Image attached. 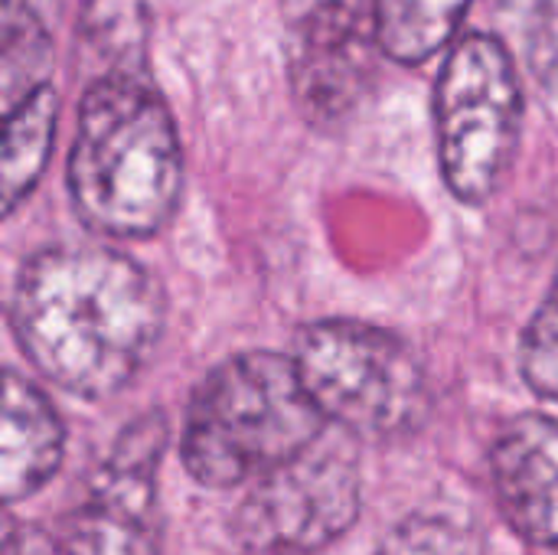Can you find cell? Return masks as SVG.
Returning <instances> with one entry per match:
<instances>
[{
    "label": "cell",
    "mask_w": 558,
    "mask_h": 555,
    "mask_svg": "<svg viewBox=\"0 0 558 555\" xmlns=\"http://www.w3.org/2000/svg\"><path fill=\"white\" fill-rule=\"evenodd\" d=\"M520 373L539 399L558 402V272L543 304L523 330Z\"/></svg>",
    "instance_id": "obj_15"
},
{
    "label": "cell",
    "mask_w": 558,
    "mask_h": 555,
    "mask_svg": "<svg viewBox=\"0 0 558 555\" xmlns=\"http://www.w3.org/2000/svg\"><path fill=\"white\" fill-rule=\"evenodd\" d=\"M376 555H474V536L461 520L425 510L402 520Z\"/></svg>",
    "instance_id": "obj_16"
},
{
    "label": "cell",
    "mask_w": 558,
    "mask_h": 555,
    "mask_svg": "<svg viewBox=\"0 0 558 555\" xmlns=\"http://www.w3.org/2000/svg\"><path fill=\"white\" fill-rule=\"evenodd\" d=\"M180 193V134L147 72L95 75L78 101L69 154L78 219L108 239H147L173 219Z\"/></svg>",
    "instance_id": "obj_2"
},
{
    "label": "cell",
    "mask_w": 558,
    "mask_h": 555,
    "mask_svg": "<svg viewBox=\"0 0 558 555\" xmlns=\"http://www.w3.org/2000/svg\"><path fill=\"white\" fill-rule=\"evenodd\" d=\"M490 478L510 530L543 550H558V422L520 415L490 451Z\"/></svg>",
    "instance_id": "obj_9"
},
{
    "label": "cell",
    "mask_w": 558,
    "mask_h": 555,
    "mask_svg": "<svg viewBox=\"0 0 558 555\" xmlns=\"http://www.w3.org/2000/svg\"><path fill=\"white\" fill-rule=\"evenodd\" d=\"M65 429L52 402L23 376L0 370V504L36 494L62 464Z\"/></svg>",
    "instance_id": "obj_10"
},
{
    "label": "cell",
    "mask_w": 558,
    "mask_h": 555,
    "mask_svg": "<svg viewBox=\"0 0 558 555\" xmlns=\"http://www.w3.org/2000/svg\"><path fill=\"white\" fill-rule=\"evenodd\" d=\"M167 448V422L147 412L131 422L78 500L59 517L62 555H160L163 517L157 468Z\"/></svg>",
    "instance_id": "obj_7"
},
{
    "label": "cell",
    "mask_w": 558,
    "mask_h": 555,
    "mask_svg": "<svg viewBox=\"0 0 558 555\" xmlns=\"http://www.w3.org/2000/svg\"><path fill=\"white\" fill-rule=\"evenodd\" d=\"M56 95L43 92L20 114L0 121V222L39 183L56 137Z\"/></svg>",
    "instance_id": "obj_12"
},
{
    "label": "cell",
    "mask_w": 558,
    "mask_h": 555,
    "mask_svg": "<svg viewBox=\"0 0 558 555\" xmlns=\"http://www.w3.org/2000/svg\"><path fill=\"white\" fill-rule=\"evenodd\" d=\"M327 432L298 366L284 353L252 350L219 363L193 393L180 455L203 487H239L298 458Z\"/></svg>",
    "instance_id": "obj_3"
},
{
    "label": "cell",
    "mask_w": 558,
    "mask_h": 555,
    "mask_svg": "<svg viewBox=\"0 0 558 555\" xmlns=\"http://www.w3.org/2000/svg\"><path fill=\"white\" fill-rule=\"evenodd\" d=\"M530 62L546 82H558V3L536 16V33H530Z\"/></svg>",
    "instance_id": "obj_17"
},
{
    "label": "cell",
    "mask_w": 558,
    "mask_h": 555,
    "mask_svg": "<svg viewBox=\"0 0 558 555\" xmlns=\"http://www.w3.org/2000/svg\"><path fill=\"white\" fill-rule=\"evenodd\" d=\"M298 376L330 429L353 438H402L428 412V383L396 334L330 317L301 327L291 353Z\"/></svg>",
    "instance_id": "obj_4"
},
{
    "label": "cell",
    "mask_w": 558,
    "mask_h": 555,
    "mask_svg": "<svg viewBox=\"0 0 558 555\" xmlns=\"http://www.w3.org/2000/svg\"><path fill=\"white\" fill-rule=\"evenodd\" d=\"M150 39L147 0H85L78 16V43L108 72H144Z\"/></svg>",
    "instance_id": "obj_14"
},
{
    "label": "cell",
    "mask_w": 558,
    "mask_h": 555,
    "mask_svg": "<svg viewBox=\"0 0 558 555\" xmlns=\"http://www.w3.org/2000/svg\"><path fill=\"white\" fill-rule=\"evenodd\" d=\"M281 20L298 111L320 131L340 128L373 85V0H281Z\"/></svg>",
    "instance_id": "obj_8"
},
{
    "label": "cell",
    "mask_w": 558,
    "mask_h": 555,
    "mask_svg": "<svg viewBox=\"0 0 558 555\" xmlns=\"http://www.w3.org/2000/svg\"><path fill=\"white\" fill-rule=\"evenodd\" d=\"M59 0H0V7H23V10H33V13H43L49 20V10L56 7Z\"/></svg>",
    "instance_id": "obj_18"
},
{
    "label": "cell",
    "mask_w": 558,
    "mask_h": 555,
    "mask_svg": "<svg viewBox=\"0 0 558 555\" xmlns=\"http://www.w3.org/2000/svg\"><path fill=\"white\" fill-rule=\"evenodd\" d=\"M52 79V33L43 13L0 7V121L20 114Z\"/></svg>",
    "instance_id": "obj_11"
},
{
    "label": "cell",
    "mask_w": 558,
    "mask_h": 555,
    "mask_svg": "<svg viewBox=\"0 0 558 555\" xmlns=\"http://www.w3.org/2000/svg\"><path fill=\"white\" fill-rule=\"evenodd\" d=\"M471 0H373L379 52L418 65L451 43Z\"/></svg>",
    "instance_id": "obj_13"
},
{
    "label": "cell",
    "mask_w": 558,
    "mask_h": 555,
    "mask_svg": "<svg viewBox=\"0 0 558 555\" xmlns=\"http://www.w3.org/2000/svg\"><path fill=\"white\" fill-rule=\"evenodd\" d=\"M353 435L330 429L258 478L229 520L242 555H317L353 530L363 507L360 455Z\"/></svg>",
    "instance_id": "obj_6"
},
{
    "label": "cell",
    "mask_w": 558,
    "mask_h": 555,
    "mask_svg": "<svg viewBox=\"0 0 558 555\" xmlns=\"http://www.w3.org/2000/svg\"><path fill=\"white\" fill-rule=\"evenodd\" d=\"M10 321L20 350L49 383L78 399H108L150 363L167 298L118 249L56 245L20 268Z\"/></svg>",
    "instance_id": "obj_1"
},
{
    "label": "cell",
    "mask_w": 558,
    "mask_h": 555,
    "mask_svg": "<svg viewBox=\"0 0 558 555\" xmlns=\"http://www.w3.org/2000/svg\"><path fill=\"white\" fill-rule=\"evenodd\" d=\"M523 128V88L507 46L490 33L458 39L435 85L438 160L448 190L487 203L513 167Z\"/></svg>",
    "instance_id": "obj_5"
}]
</instances>
